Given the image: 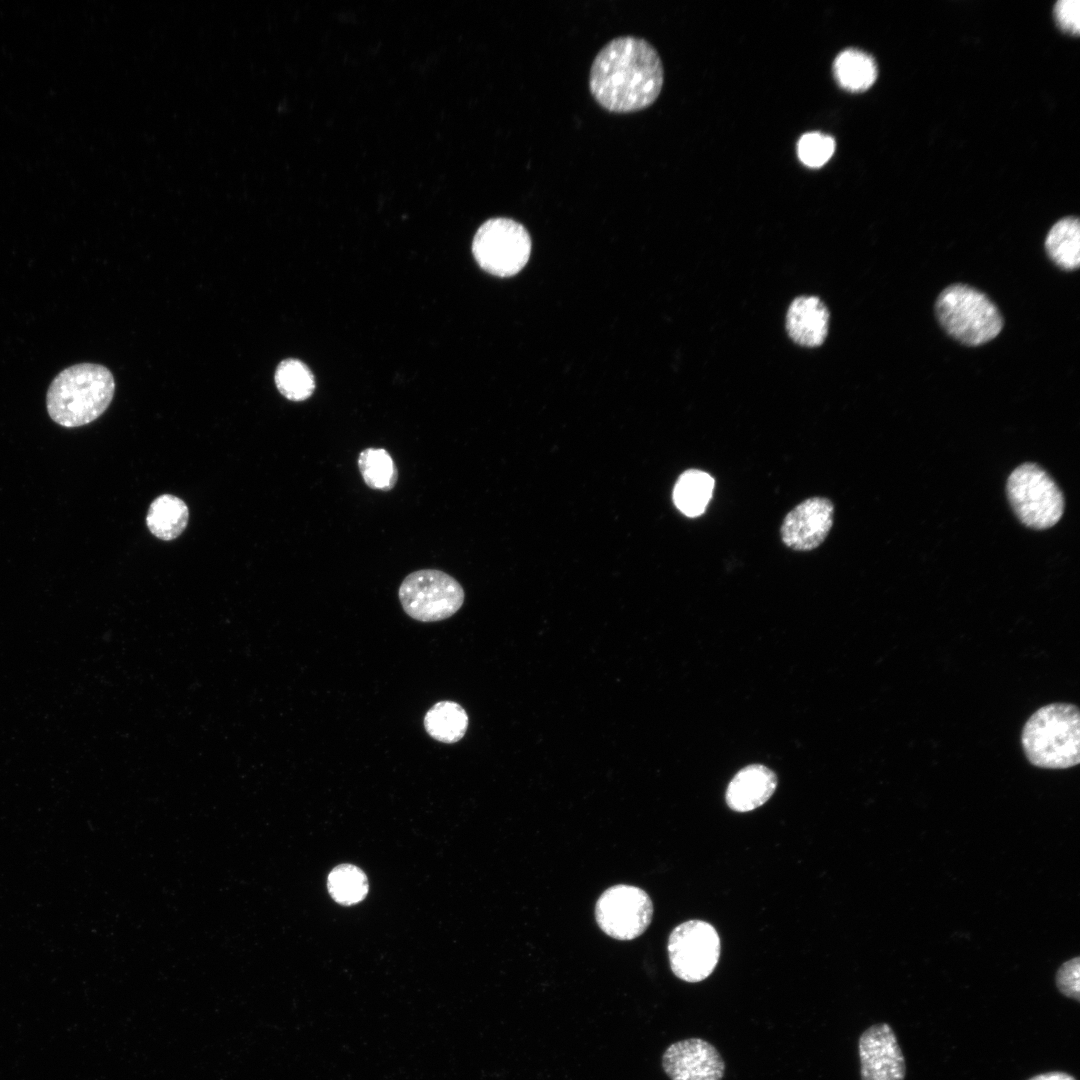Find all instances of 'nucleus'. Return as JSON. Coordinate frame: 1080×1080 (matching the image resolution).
<instances>
[{
  "label": "nucleus",
  "mask_w": 1080,
  "mask_h": 1080,
  "mask_svg": "<svg viewBox=\"0 0 1080 1080\" xmlns=\"http://www.w3.org/2000/svg\"><path fill=\"white\" fill-rule=\"evenodd\" d=\"M663 80L656 48L642 37L622 35L608 41L594 57L589 87L604 108L628 112L650 105L661 92Z\"/></svg>",
  "instance_id": "nucleus-1"
},
{
  "label": "nucleus",
  "mask_w": 1080,
  "mask_h": 1080,
  "mask_svg": "<svg viewBox=\"0 0 1080 1080\" xmlns=\"http://www.w3.org/2000/svg\"><path fill=\"white\" fill-rule=\"evenodd\" d=\"M114 390V378L108 368L94 363L76 364L52 380L46 394L47 412L60 426H83L104 413Z\"/></svg>",
  "instance_id": "nucleus-2"
},
{
  "label": "nucleus",
  "mask_w": 1080,
  "mask_h": 1080,
  "mask_svg": "<svg viewBox=\"0 0 1080 1080\" xmlns=\"http://www.w3.org/2000/svg\"><path fill=\"white\" fill-rule=\"evenodd\" d=\"M1021 743L1031 764L1064 769L1080 761V714L1069 703H1052L1034 712L1025 723Z\"/></svg>",
  "instance_id": "nucleus-3"
},
{
  "label": "nucleus",
  "mask_w": 1080,
  "mask_h": 1080,
  "mask_svg": "<svg viewBox=\"0 0 1080 1080\" xmlns=\"http://www.w3.org/2000/svg\"><path fill=\"white\" fill-rule=\"evenodd\" d=\"M935 311L943 329L968 346L991 341L1003 327L997 306L984 293L965 284L946 287L936 300Z\"/></svg>",
  "instance_id": "nucleus-4"
},
{
  "label": "nucleus",
  "mask_w": 1080,
  "mask_h": 1080,
  "mask_svg": "<svg viewBox=\"0 0 1080 1080\" xmlns=\"http://www.w3.org/2000/svg\"><path fill=\"white\" fill-rule=\"evenodd\" d=\"M1006 489L1015 514L1027 527L1047 529L1062 517L1063 494L1053 478L1037 464L1025 463L1013 470Z\"/></svg>",
  "instance_id": "nucleus-5"
},
{
  "label": "nucleus",
  "mask_w": 1080,
  "mask_h": 1080,
  "mask_svg": "<svg viewBox=\"0 0 1080 1080\" xmlns=\"http://www.w3.org/2000/svg\"><path fill=\"white\" fill-rule=\"evenodd\" d=\"M472 252L479 266L498 277H510L527 263L531 239L526 228L507 217L486 220L476 231Z\"/></svg>",
  "instance_id": "nucleus-6"
},
{
  "label": "nucleus",
  "mask_w": 1080,
  "mask_h": 1080,
  "mask_svg": "<svg viewBox=\"0 0 1080 1080\" xmlns=\"http://www.w3.org/2000/svg\"><path fill=\"white\" fill-rule=\"evenodd\" d=\"M398 596L405 613L421 622H437L454 615L463 605L460 583L437 569H421L402 581Z\"/></svg>",
  "instance_id": "nucleus-7"
},
{
  "label": "nucleus",
  "mask_w": 1080,
  "mask_h": 1080,
  "mask_svg": "<svg viewBox=\"0 0 1080 1080\" xmlns=\"http://www.w3.org/2000/svg\"><path fill=\"white\" fill-rule=\"evenodd\" d=\"M720 938L716 929L702 920L681 923L668 939V956L674 975L689 983L706 979L720 957Z\"/></svg>",
  "instance_id": "nucleus-8"
},
{
  "label": "nucleus",
  "mask_w": 1080,
  "mask_h": 1080,
  "mask_svg": "<svg viewBox=\"0 0 1080 1080\" xmlns=\"http://www.w3.org/2000/svg\"><path fill=\"white\" fill-rule=\"evenodd\" d=\"M653 904L641 888L619 884L605 890L595 905V919L600 929L617 940H632L645 932L651 923Z\"/></svg>",
  "instance_id": "nucleus-9"
},
{
  "label": "nucleus",
  "mask_w": 1080,
  "mask_h": 1080,
  "mask_svg": "<svg viewBox=\"0 0 1080 1080\" xmlns=\"http://www.w3.org/2000/svg\"><path fill=\"white\" fill-rule=\"evenodd\" d=\"M662 1068L670 1080H722L725 1061L714 1045L693 1037L670 1044Z\"/></svg>",
  "instance_id": "nucleus-10"
},
{
  "label": "nucleus",
  "mask_w": 1080,
  "mask_h": 1080,
  "mask_svg": "<svg viewBox=\"0 0 1080 1080\" xmlns=\"http://www.w3.org/2000/svg\"><path fill=\"white\" fill-rule=\"evenodd\" d=\"M858 1052L861 1080H904L905 1059L889 1024L867 1028L859 1037Z\"/></svg>",
  "instance_id": "nucleus-11"
},
{
  "label": "nucleus",
  "mask_w": 1080,
  "mask_h": 1080,
  "mask_svg": "<svg viewBox=\"0 0 1080 1080\" xmlns=\"http://www.w3.org/2000/svg\"><path fill=\"white\" fill-rule=\"evenodd\" d=\"M834 506L824 497L808 498L784 518L780 533L783 543L796 551L817 548L833 525Z\"/></svg>",
  "instance_id": "nucleus-12"
},
{
  "label": "nucleus",
  "mask_w": 1080,
  "mask_h": 1080,
  "mask_svg": "<svg viewBox=\"0 0 1080 1080\" xmlns=\"http://www.w3.org/2000/svg\"><path fill=\"white\" fill-rule=\"evenodd\" d=\"M777 787L776 774L761 764L739 770L726 789L725 800L736 812H749L765 804Z\"/></svg>",
  "instance_id": "nucleus-13"
},
{
  "label": "nucleus",
  "mask_w": 1080,
  "mask_h": 1080,
  "mask_svg": "<svg viewBox=\"0 0 1080 1080\" xmlns=\"http://www.w3.org/2000/svg\"><path fill=\"white\" fill-rule=\"evenodd\" d=\"M829 312L815 296H800L790 304L786 329L790 338L805 347L821 345L828 333Z\"/></svg>",
  "instance_id": "nucleus-14"
},
{
  "label": "nucleus",
  "mask_w": 1080,
  "mask_h": 1080,
  "mask_svg": "<svg viewBox=\"0 0 1080 1080\" xmlns=\"http://www.w3.org/2000/svg\"><path fill=\"white\" fill-rule=\"evenodd\" d=\"M1045 249L1049 258L1061 269L1075 270L1080 264V223L1068 216L1057 221L1049 230Z\"/></svg>",
  "instance_id": "nucleus-15"
},
{
  "label": "nucleus",
  "mask_w": 1080,
  "mask_h": 1080,
  "mask_svg": "<svg viewBox=\"0 0 1080 1080\" xmlns=\"http://www.w3.org/2000/svg\"><path fill=\"white\" fill-rule=\"evenodd\" d=\"M189 510L180 498L164 494L150 505L146 524L150 532L165 541L177 538L188 524Z\"/></svg>",
  "instance_id": "nucleus-16"
},
{
  "label": "nucleus",
  "mask_w": 1080,
  "mask_h": 1080,
  "mask_svg": "<svg viewBox=\"0 0 1080 1080\" xmlns=\"http://www.w3.org/2000/svg\"><path fill=\"white\" fill-rule=\"evenodd\" d=\"M468 715L453 701L435 703L425 714L423 724L427 734L436 741L453 744L460 741L468 728Z\"/></svg>",
  "instance_id": "nucleus-17"
},
{
  "label": "nucleus",
  "mask_w": 1080,
  "mask_h": 1080,
  "mask_svg": "<svg viewBox=\"0 0 1080 1080\" xmlns=\"http://www.w3.org/2000/svg\"><path fill=\"white\" fill-rule=\"evenodd\" d=\"M713 488L714 479L707 472L687 470L680 475L674 486V504L686 516H699L705 511Z\"/></svg>",
  "instance_id": "nucleus-18"
},
{
  "label": "nucleus",
  "mask_w": 1080,
  "mask_h": 1080,
  "mask_svg": "<svg viewBox=\"0 0 1080 1080\" xmlns=\"http://www.w3.org/2000/svg\"><path fill=\"white\" fill-rule=\"evenodd\" d=\"M833 71L839 85L851 92L865 91L877 78L875 61L858 49L842 51L834 61Z\"/></svg>",
  "instance_id": "nucleus-19"
},
{
  "label": "nucleus",
  "mask_w": 1080,
  "mask_h": 1080,
  "mask_svg": "<svg viewBox=\"0 0 1080 1080\" xmlns=\"http://www.w3.org/2000/svg\"><path fill=\"white\" fill-rule=\"evenodd\" d=\"M327 887L331 897L341 905H354L367 895L369 883L365 873L353 864H340L328 875Z\"/></svg>",
  "instance_id": "nucleus-20"
},
{
  "label": "nucleus",
  "mask_w": 1080,
  "mask_h": 1080,
  "mask_svg": "<svg viewBox=\"0 0 1080 1080\" xmlns=\"http://www.w3.org/2000/svg\"><path fill=\"white\" fill-rule=\"evenodd\" d=\"M358 467L371 489L389 491L398 480V470L391 455L383 448H366L358 457Z\"/></svg>",
  "instance_id": "nucleus-21"
},
{
  "label": "nucleus",
  "mask_w": 1080,
  "mask_h": 1080,
  "mask_svg": "<svg viewBox=\"0 0 1080 1080\" xmlns=\"http://www.w3.org/2000/svg\"><path fill=\"white\" fill-rule=\"evenodd\" d=\"M275 384L279 392L289 400L303 401L315 389V380L306 364L297 359H286L278 365Z\"/></svg>",
  "instance_id": "nucleus-22"
},
{
  "label": "nucleus",
  "mask_w": 1080,
  "mask_h": 1080,
  "mask_svg": "<svg viewBox=\"0 0 1080 1080\" xmlns=\"http://www.w3.org/2000/svg\"><path fill=\"white\" fill-rule=\"evenodd\" d=\"M835 141L832 137L810 132L804 134L797 144V153L801 162L811 168L823 166L832 157Z\"/></svg>",
  "instance_id": "nucleus-23"
},
{
  "label": "nucleus",
  "mask_w": 1080,
  "mask_h": 1080,
  "mask_svg": "<svg viewBox=\"0 0 1080 1080\" xmlns=\"http://www.w3.org/2000/svg\"><path fill=\"white\" fill-rule=\"evenodd\" d=\"M1056 984L1063 995L1077 1001L1080 1000L1078 957L1065 962L1059 968L1056 974Z\"/></svg>",
  "instance_id": "nucleus-24"
},
{
  "label": "nucleus",
  "mask_w": 1080,
  "mask_h": 1080,
  "mask_svg": "<svg viewBox=\"0 0 1080 1080\" xmlns=\"http://www.w3.org/2000/svg\"><path fill=\"white\" fill-rule=\"evenodd\" d=\"M1080 3L1078 0H1059L1054 6L1057 23L1070 34L1080 31Z\"/></svg>",
  "instance_id": "nucleus-25"
},
{
  "label": "nucleus",
  "mask_w": 1080,
  "mask_h": 1080,
  "mask_svg": "<svg viewBox=\"0 0 1080 1080\" xmlns=\"http://www.w3.org/2000/svg\"><path fill=\"white\" fill-rule=\"evenodd\" d=\"M1029 1080H1076V1079L1073 1076H1071L1070 1074H1067L1065 1072L1053 1071V1072H1048V1073H1043V1074L1036 1075V1076L1030 1078Z\"/></svg>",
  "instance_id": "nucleus-26"
}]
</instances>
